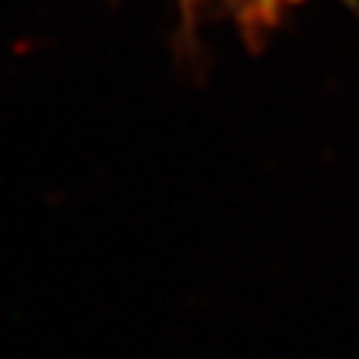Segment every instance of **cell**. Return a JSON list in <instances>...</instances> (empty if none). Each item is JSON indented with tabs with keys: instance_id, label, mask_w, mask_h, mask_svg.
Segmentation results:
<instances>
[{
	"instance_id": "obj_1",
	"label": "cell",
	"mask_w": 359,
	"mask_h": 359,
	"mask_svg": "<svg viewBox=\"0 0 359 359\" xmlns=\"http://www.w3.org/2000/svg\"><path fill=\"white\" fill-rule=\"evenodd\" d=\"M230 3L238 6V11L247 20V25L266 28V25H272L278 20V14H275V8H272L269 0H230Z\"/></svg>"
},
{
	"instance_id": "obj_2",
	"label": "cell",
	"mask_w": 359,
	"mask_h": 359,
	"mask_svg": "<svg viewBox=\"0 0 359 359\" xmlns=\"http://www.w3.org/2000/svg\"><path fill=\"white\" fill-rule=\"evenodd\" d=\"M269 3H272V8H275V14L280 17V11H283V8H289L292 3H300V0H269ZM345 3H351V6H359V0H345Z\"/></svg>"
}]
</instances>
